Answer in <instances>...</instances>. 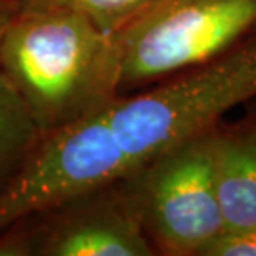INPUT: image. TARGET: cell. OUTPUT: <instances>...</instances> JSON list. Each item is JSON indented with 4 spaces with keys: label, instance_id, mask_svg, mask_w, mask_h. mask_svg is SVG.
Returning <instances> with one entry per match:
<instances>
[{
    "label": "cell",
    "instance_id": "6da1fadb",
    "mask_svg": "<svg viewBox=\"0 0 256 256\" xmlns=\"http://www.w3.org/2000/svg\"><path fill=\"white\" fill-rule=\"evenodd\" d=\"M0 70L42 136L122 95L112 32L72 10H15L0 40Z\"/></svg>",
    "mask_w": 256,
    "mask_h": 256
},
{
    "label": "cell",
    "instance_id": "7a4b0ae2",
    "mask_svg": "<svg viewBox=\"0 0 256 256\" xmlns=\"http://www.w3.org/2000/svg\"><path fill=\"white\" fill-rule=\"evenodd\" d=\"M256 32V0H152L112 32L120 94L220 57Z\"/></svg>",
    "mask_w": 256,
    "mask_h": 256
},
{
    "label": "cell",
    "instance_id": "3957f363",
    "mask_svg": "<svg viewBox=\"0 0 256 256\" xmlns=\"http://www.w3.org/2000/svg\"><path fill=\"white\" fill-rule=\"evenodd\" d=\"M126 178L156 254L202 256L223 233L212 128L175 143Z\"/></svg>",
    "mask_w": 256,
    "mask_h": 256
},
{
    "label": "cell",
    "instance_id": "277c9868",
    "mask_svg": "<svg viewBox=\"0 0 256 256\" xmlns=\"http://www.w3.org/2000/svg\"><path fill=\"white\" fill-rule=\"evenodd\" d=\"M128 178L0 232V256H153Z\"/></svg>",
    "mask_w": 256,
    "mask_h": 256
},
{
    "label": "cell",
    "instance_id": "5b68a950",
    "mask_svg": "<svg viewBox=\"0 0 256 256\" xmlns=\"http://www.w3.org/2000/svg\"><path fill=\"white\" fill-rule=\"evenodd\" d=\"M212 165L223 232L256 226V115L212 126Z\"/></svg>",
    "mask_w": 256,
    "mask_h": 256
},
{
    "label": "cell",
    "instance_id": "8992f818",
    "mask_svg": "<svg viewBox=\"0 0 256 256\" xmlns=\"http://www.w3.org/2000/svg\"><path fill=\"white\" fill-rule=\"evenodd\" d=\"M40 138L27 105L0 70V192L22 168Z\"/></svg>",
    "mask_w": 256,
    "mask_h": 256
},
{
    "label": "cell",
    "instance_id": "52a82bcc",
    "mask_svg": "<svg viewBox=\"0 0 256 256\" xmlns=\"http://www.w3.org/2000/svg\"><path fill=\"white\" fill-rule=\"evenodd\" d=\"M152 0H17V8H64L85 15L96 27L114 32Z\"/></svg>",
    "mask_w": 256,
    "mask_h": 256
},
{
    "label": "cell",
    "instance_id": "ba28073f",
    "mask_svg": "<svg viewBox=\"0 0 256 256\" xmlns=\"http://www.w3.org/2000/svg\"><path fill=\"white\" fill-rule=\"evenodd\" d=\"M202 256H256V226L223 232Z\"/></svg>",
    "mask_w": 256,
    "mask_h": 256
},
{
    "label": "cell",
    "instance_id": "9c48e42d",
    "mask_svg": "<svg viewBox=\"0 0 256 256\" xmlns=\"http://www.w3.org/2000/svg\"><path fill=\"white\" fill-rule=\"evenodd\" d=\"M17 7L18 5L15 0H0V40H2V35L7 28L10 18L14 17Z\"/></svg>",
    "mask_w": 256,
    "mask_h": 256
},
{
    "label": "cell",
    "instance_id": "30bf717a",
    "mask_svg": "<svg viewBox=\"0 0 256 256\" xmlns=\"http://www.w3.org/2000/svg\"><path fill=\"white\" fill-rule=\"evenodd\" d=\"M243 108H246V110H250V112H253V114L256 115V98L252 100V102H248L246 105H243Z\"/></svg>",
    "mask_w": 256,
    "mask_h": 256
},
{
    "label": "cell",
    "instance_id": "8fae6325",
    "mask_svg": "<svg viewBox=\"0 0 256 256\" xmlns=\"http://www.w3.org/2000/svg\"><path fill=\"white\" fill-rule=\"evenodd\" d=\"M15 2H17V0H15Z\"/></svg>",
    "mask_w": 256,
    "mask_h": 256
}]
</instances>
